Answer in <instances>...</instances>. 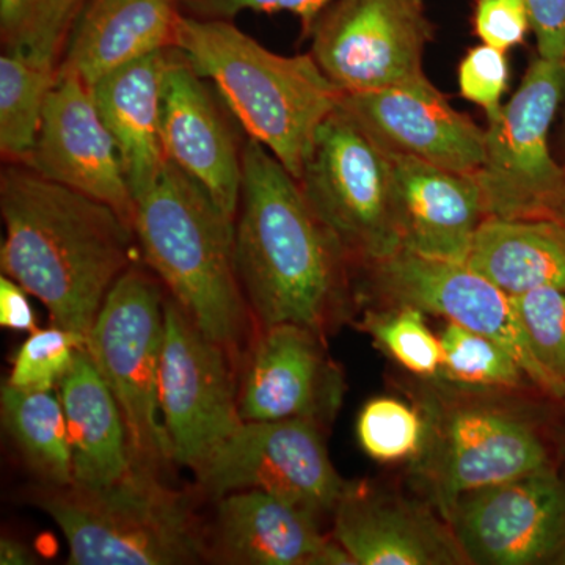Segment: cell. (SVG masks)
Returning <instances> with one entry per match:
<instances>
[{"mask_svg": "<svg viewBox=\"0 0 565 565\" xmlns=\"http://www.w3.org/2000/svg\"><path fill=\"white\" fill-rule=\"evenodd\" d=\"M236 269L259 329L297 323L322 338L355 315V264L318 217L299 181L247 139L236 215Z\"/></svg>", "mask_w": 565, "mask_h": 565, "instance_id": "obj_1", "label": "cell"}, {"mask_svg": "<svg viewBox=\"0 0 565 565\" xmlns=\"http://www.w3.org/2000/svg\"><path fill=\"white\" fill-rule=\"evenodd\" d=\"M3 275L36 297L54 326L87 343L111 286L132 266V225L109 204L22 163L0 173Z\"/></svg>", "mask_w": 565, "mask_h": 565, "instance_id": "obj_2", "label": "cell"}, {"mask_svg": "<svg viewBox=\"0 0 565 565\" xmlns=\"http://www.w3.org/2000/svg\"><path fill=\"white\" fill-rule=\"evenodd\" d=\"M405 392L426 422L422 451L407 463L408 487L445 520L463 494L557 467L531 401L541 390L471 388L412 375Z\"/></svg>", "mask_w": 565, "mask_h": 565, "instance_id": "obj_3", "label": "cell"}, {"mask_svg": "<svg viewBox=\"0 0 565 565\" xmlns=\"http://www.w3.org/2000/svg\"><path fill=\"white\" fill-rule=\"evenodd\" d=\"M174 50L218 93L234 121L299 180L316 134L343 93L313 55L275 54L233 21L182 14Z\"/></svg>", "mask_w": 565, "mask_h": 565, "instance_id": "obj_4", "label": "cell"}, {"mask_svg": "<svg viewBox=\"0 0 565 565\" xmlns=\"http://www.w3.org/2000/svg\"><path fill=\"white\" fill-rule=\"evenodd\" d=\"M134 232L170 297L239 362L253 316L236 269V218L167 161L158 182L136 200Z\"/></svg>", "mask_w": 565, "mask_h": 565, "instance_id": "obj_5", "label": "cell"}, {"mask_svg": "<svg viewBox=\"0 0 565 565\" xmlns=\"http://www.w3.org/2000/svg\"><path fill=\"white\" fill-rule=\"evenodd\" d=\"M33 503L57 523L73 565H184L210 559L191 498L132 465L109 486L43 484Z\"/></svg>", "mask_w": 565, "mask_h": 565, "instance_id": "obj_6", "label": "cell"}, {"mask_svg": "<svg viewBox=\"0 0 565 565\" xmlns=\"http://www.w3.org/2000/svg\"><path fill=\"white\" fill-rule=\"evenodd\" d=\"M166 334L161 282L132 264L111 286L85 349L120 405L134 463L161 471L173 462L159 408V366Z\"/></svg>", "mask_w": 565, "mask_h": 565, "instance_id": "obj_7", "label": "cell"}, {"mask_svg": "<svg viewBox=\"0 0 565 565\" xmlns=\"http://www.w3.org/2000/svg\"><path fill=\"white\" fill-rule=\"evenodd\" d=\"M297 181L356 273L403 248L392 154L340 107L316 134Z\"/></svg>", "mask_w": 565, "mask_h": 565, "instance_id": "obj_8", "label": "cell"}, {"mask_svg": "<svg viewBox=\"0 0 565 565\" xmlns=\"http://www.w3.org/2000/svg\"><path fill=\"white\" fill-rule=\"evenodd\" d=\"M564 93V62L537 55L511 102L487 118L484 162L476 173L487 217L559 221L565 169L553 159L548 132Z\"/></svg>", "mask_w": 565, "mask_h": 565, "instance_id": "obj_9", "label": "cell"}, {"mask_svg": "<svg viewBox=\"0 0 565 565\" xmlns=\"http://www.w3.org/2000/svg\"><path fill=\"white\" fill-rule=\"evenodd\" d=\"M360 270L364 274V294L381 307L408 305L492 338L515 356L539 390L552 399L564 401L565 385L535 359L512 297L467 262L433 258L403 248Z\"/></svg>", "mask_w": 565, "mask_h": 565, "instance_id": "obj_10", "label": "cell"}, {"mask_svg": "<svg viewBox=\"0 0 565 565\" xmlns=\"http://www.w3.org/2000/svg\"><path fill=\"white\" fill-rule=\"evenodd\" d=\"M193 471L217 500L262 490L321 520L333 515L351 486L330 460L322 426L307 419L244 422Z\"/></svg>", "mask_w": 565, "mask_h": 565, "instance_id": "obj_11", "label": "cell"}, {"mask_svg": "<svg viewBox=\"0 0 565 565\" xmlns=\"http://www.w3.org/2000/svg\"><path fill=\"white\" fill-rule=\"evenodd\" d=\"M308 36L319 68L343 95L429 81L434 25L423 0H334Z\"/></svg>", "mask_w": 565, "mask_h": 565, "instance_id": "obj_12", "label": "cell"}, {"mask_svg": "<svg viewBox=\"0 0 565 565\" xmlns=\"http://www.w3.org/2000/svg\"><path fill=\"white\" fill-rule=\"evenodd\" d=\"M234 364L173 297L166 299L158 392L173 462L195 470L244 423Z\"/></svg>", "mask_w": 565, "mask_h": 565, "instance_id": "obj_13", "label": "cell"}, {"mask_svg": "<svg viewBox=\"0 0 565 565\" xmlns=\"http://www.w3.org/2000/svg\"><path fill=\"white\" fill-rule=\"evenodd\" d=\"M446 520L470 565H565V476L557 467L463 494Z\"/></svg>", "mask_w": 565, "mask_h": 565, "instance_id": "obj_14", "label": "cell"}, {"mask_svg": "<svg viewBox=\"0 0 565 565\" xmlns=\"http://www.w3.org/2000/svg\"><path fill=\"white\" fill-rule=\"evenodd\" d=\"M323 340L297 323L259 329L237 392L243 422L307 419L319 426L333 422L345 382Z\"/></svg>", "mask_w": 565, "mask_h": 565, "instance_id": "obj_15", "label": "cell"}, {"mask_svg": "<svg viewBox=\"0 0 565 565\" xmlns=\"http://www.w3.org/2000/svg\"><path fill=\"white\" fill-rule=\"evenodd\" d=\"M233 120L215 88L173 47L162 85L163 154L236 218L245 141Z\"/></svg>", "mask_w": 565, "mask_h": 565, "instance_id": "obj_16", "label": "cell"}, {"mask_svg": "<svg viewBox=\"0 0 565 565\" xmlns=\"http://www.w3.org/2000/svg\"><path fill=\"white\" fill-rule=\"evenodd\" d=\"M25 166L47 180L109 204L134 228L136 199L120 154L96 109L92 88L74 74L58 71Z\"/></svg>", "mask_w": 565, "mask_h": 565, "instance_id": "obj_17", "label": "cell"}, {"mask_svg": "<svg viewBox=\"0 0 565 565\" xmlns=\"http://www.w3.org/2000/svg\"><path fill=\"white\" fill-rule=\"evenodd\" d=\"M332 519L355 565H470L449 523L412 490L351 482Z\"/></svg>", "mask_w": 565, "mask_h": 565, "instance_id": "obj_18", "label": "cell"}, {"mask_svg": "<svg viewBox=\"0 0 565 565\" xmlns=\"http://www.w3.org/2000/svg\"><path fill=\"white\" fill-rule=\"evenodd\" d=\"M341 110L386 151L457 173H478L486 129L456 110L433 82L348 93Z\"/></svg>", "mask_w": 565, "mask_h": 565, "instance_id": "obj_19", "label": "cell"}, {"mask_svg": "<svg viewBox=\"0 0 565 565\" xmlns=\"http://www.w3.org/2000/svg\"><path fill=\"white\" fill-rule=\"evenodd\" d=\"M210 559L241 565H355L321 519L262 490L218 498Z\"/></svg>", "mask_w": 565, "mask_h": 565, "instance_id": "obj_20", "label": "cell"}, {"mask_svg": "<svg viewBox=\"0 0 565 565\" xmlns=\"http://www.w3.org/2000/svg\"><path fill=\"white\" fill-rule=\"evenodd\" d=\"M390 154L404 250L467 262L475 234L487 217L476 173L451 172L408 156Z\"/></svg>", "mask_w": 565, "mask_h": 565, "instance_id": "obj_21", "label": "cell"}, {"mask_svg": "<svg viewBox=\"0 0 565 565\" xmlns=\"http://www.w3.org/2000/svg\"><path fill=\"white\" fill-rule=\"evenodd\" d=\"M181 17L178 0H88L58 71L92 87L111 71L172 50Z\"/></svg>", "mask_w": 565, "mask_h": 565, "instance_id": "obj_22", "label": "cell"}, {"mask_svg": "<svg viewBox=\"0 0 565 565\" xmlns=\"http://www.w3.org/2000/svg\"><path fill=\"white\" fill-rule=\"evenodd\" d=\"M172 50L154 52L111 71L90 87L136 200L150 191L166 169L162 85Z\"/></svg>", "mask_w": 565, "mask_h": 565, "instance_id": "obj_23", "label": "cell"}, {"mask_svg": "<svg viewBox=\"0 0 565 565\" xmlns=\"http://www.w3.org/2000/svg\"><path fill=\"white\" fill-rule=\"evenodd\" d=\"M58 397L68 427L73 484L98 489L128 473L134 460L125 416L87 349L76 352Z\"/></svg>", "mask_w": 565, "mask_h": 565, "instance_id": "obj_24", "label": "cell"}, {"mask_svg": "<svg viewBox=\"0 0 565 565\" xmlns=\"http://www.w3.org/2000/svg\"><path fill=\"white\" fill-rule=\"evenodd\" d=\"M467 263L511 297L544 288L565 291V223L486 217Z\"/></svg>", "mask_w": 565, "mask_h": 565, "instance_id": "obj_25", "label": "cell"}, {"mask_svg": "<svg viewBox=\"0 0 565 565\" xmlns=\"http://www.w3.org/2000/svg\"><path fill=\"white\" fill-rule=\"evenodd\" d=\"M2 422L29 468L44 484H73V457L61 397L54 390L2 386Z\"/></svg>", "mask_w": 565, "mask_h": 565, "instance_id": "obj_26", "label": "cell"}, {"mask_svg": "<svg viewBox=\"0 0 565 565\" xmlns=\"http://www.w3.org/2000/svg\"><path fill=\"white\" fill-rule=\"evenodd\" d=\"M58 66L31 55L2 52L0 57V152L6 163L31 159Z\"/></svg>", "mask_w": 565, "mask_h": 565, "instance_id": "obj_27", "label": "cell"}, {"mask_svg": "<svg viewBox=\"0 0 565 565\" xmlns=\"http://www.w3.org/2000/svg\"><path fill=\"white\" fill-rule=\"evenodd\" d=\"M88 0H0V41L6 52L61 65L74 25Z\"/></svg>", "mask_w": 565, "mask_h": 565, "instance_id": "obj_28", "label": "cell"}, {"mask_svg": "<svg viewBox=\"0 0 565 565\" xmlns=\"http://www.w3.org/2000/svg\"><path fill=\"white\" fill-rule=\"evenodd\" d=\"M438 340L441 345L438 375L452 384L471 388H537L515 356L492 338L448 322Z\"/></svg>", "mask_w": 565, "mask_h": 565, "instance_id": "obj_29", "label": "cell"}, {"mask_svg": "<svg viewBox=\"0 0 565 565\" xmlns=\"http://www.w3.org/2000/svg\"><path fill=\"white\" fill-rule=\"evenodd\" d=\"M356 329L370 334L374 343L394 362L416 377L440 373L441 345L426 322V313L408 305L367 308Z\"/></svg>", "mask_w": 565, "mask_h": 565, "instance_id": "obj_30", "label": "cell"}, {"mask_svg": "<svg viewBox=\"0 0 565 565\" xmlns=\"http://www.w3.org/2000/svg\"><path fill=\"white\" fill-rule=\"evenodd\" d=\"M364 452L381 463H411L422 451L426 422L415 404L399 397L379 396L366 403L356 422Z\"/></svg>", "mask_w": 565, "mask_h": 565, "instance_id": "obj_31", "label": "cell"}, {"mask_svg": "<svg viewBox=\"0 0 565 565\" xmlns=\"http://www.w3.org/2000/svg\"><path fill=\"white\" fill-rule=\"evenodd\" d=\"M84 348V338L63 327L35 330L14 356L7 384L22 390H54L73 366L76 352Z\"/></svg>", "mask_w": 565, "mask_h": 565, "instance_id": "obj_32", "label": "cell"}, {"mask_svg": "<svg viewBox=\"0 0 565 565\" xmlns=\"http://www.w3.org/2000/svg\"><path fill=\"white\" fill-rule=\"evenodd\" d=\"M535 359L565 385V291L535 289L512 297Z\"/></svg>", "mask_w": 565, "mask_h": 565, "instance_id": "obj_33", "label": "cell"}, {"mask_svg": "<svg viewBox=\"0 0 565 565\" xmlns=\"http://www.w3.org/2000/svg\"><path fill=\"white\" fill-rule=\"evenodd\" d=\"M460 95L486 111L490 118L501 110L508 92L509 65L505 52L482 43L467 52L459 65Z\"/></svg>", "mask_w": 565, "mask_h": 565, "instance_id": "obj_34", "label": "cell"}, {"mask_svg": "<svg viewBox=\"0 0 565 565\" xmlns=\"http://www.w3.org/2000/svg\"><path fill=\"white\" fill-rule=\"evenodd\" d=\"M333 2L334 0H178V6L184 17L196 20L233 21L243 11H288L299 18L305 35H308L319 14Z\"/></svg>", "mask_w": 565, "mask_h": 565, "instance_id": "obj_35", "label": "cell"}, {"mask_svg": "<svg viewBox=\"0 0 565 565\" xmlns=\"http://www.w3.org/2000/svg\"><path fill=\"white\" fill-rule=\"evenodd\" d=\"M473 21L482 43L504 52L525 43L531 31L526 0H478Z\"/></svg>", "mask_w": 565, "mask_h": 565, "instance_id": "obj_36", "label": "cell"}, {"mask_svg": "<svg viewBox=\"0 0 565 565\" xmlns=\"http://www.w3.org/2000/svg\"><path fill=\"white\" fill-rule=\"evenodd\" d=\"M539 57L565 61V0H526Z\"/></svg>", "mask_w": 565, "mask_h": 565, "instance_id": "obj_37", "label": "cell"}, {"mask_svg": "<svg viewBox=\"0 0 565 565\" xmlns=\"http://www.w3.org/2000/svg\"><path fill=\"white\" fill-rule=\"evenodd\" d=\"M29 292L7 275L0 278V326L20 332H35L36 322Z\"/></svg>", "mask_w": 565, "mask_h": 565, "instance_id": "obj_38", "label": "cell"}, {"mask_svg": "<svg viewBox=\"0 0 565 565\" xmlns=\"http://www.w3.org/2000/svg\"><path fill=\"white\" fill-rule=\"evenodd\" d=\"M32 563L33 556L24 545L20 544V542L11 541V539H2V542H0V564L24 565Z\"/></svg>", "mask_w": 565, "mask_h": 565, "instance_id": "obj_39", "label": "cell"}, {"mask_svg": "<svg viewBox=\"0 0 565 565\" xmlns=\"http://www.w3.org/2000/svg\"><path fill=\"white\" fill-rule=\"evenodd\" d=\"M559 221L565 223V202H564L563 210H561Z\"/></svg>", "mask_w": 565, "mask_h": 565, "instance_id": "obj_40", "label": "cell"}, {"mask_svg": "<svg viewBox=\"0 0 565 565\" xmlns=\"http://www.w3.org/2000/svg\"><path fill=\"white\" fill-rule=\"evenodd\" d=\"M564 73H565V61H564ZM564 169H565V166H564Z\"/></svg>", "mask_w": 565, "mask_h": 565, "instance_id": "obj_41", "label": "cell"}, {"mask_svg": "<svg viewBox=\"0 0 565 565\" xmlns=\"http://www.w3.org/2000/svg\"><path fill=\"white\" fill-rule=\"evenodd\" d=\"M564 407H565V397H564Z\"/></svg>", "mask_w": 565, "mask_h": 565, "instance_id": "obj_42", "label": "cell"}]
</instances>
